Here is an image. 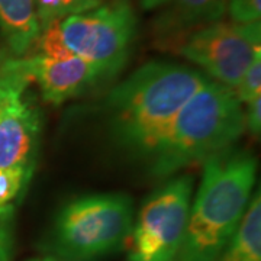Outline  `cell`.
Listing matches in <instances>:
<instances>
[{
	"label": "cell",
	"mask_w": 261,
	"mask_h": 261,
	"mask_svg": "<svg viewBox=\"0 0 261 261\" xmlns=\"http://www.w3.org/2000/svg\"><path fill=\"white\" fill-rule=\"evenodd\" d=\"M35 168L15 166L0 168V212L13 211L15 202L31 183Z\"/></svg>",
	"instance_id": "cell-13"
},
{
	"label": "cell",
	"mask_w": 261,
	"mask_h": 261,
	"mask_svg": "<svg viewBox=\"0 0 261 261\" xmlns=\"http://www.w3.org/2000/svg\"><path fill=\"white\" fill-rule=\"evenodd\" d=\"M209 80L185 64L149 61L108 93L105 111L112 140L140 159H151L178 111Z\"/></svg>",
	"instance_id": "cell-1"
},
{
	"label": "cell",
	"mask_w": 261,
	"mask_h": 261,
	"mask_svg": "<svg viewBox=\"0 0 261 261\" xmlns=\"http://www.w3.org/2000/svg\"><path fill=\"white\" fill-rule=\"evenodd\" d=\"M134 224V203L123 193L77 197L61 207L41 243L64 261H94L121 250Z\"/></svg>",
	"instance_id": "cell-4"
},
{
	"label": "cell",
	"mask_w": 261,
	"mask_h": 261,
	"mask_svg": "<svg viewBox=\"0 0 261 261\" xmlns=\"http://www.w3.org/2000/svg\"><path fill=\"white\" fill-rule=\"evenodd\" d=\"M247 112H245V129L251 132L252 137H260L261 130V97L254 99L252 102L247 103Z\"/></svg>",
	"instance_id": "cell-19"
},
{
	"label": "cell",
	"mask_w": 261,
	"mask_h": 261,
	"mask_svg": "<svg viewBox=\"0 0 261 261\" xmlns=\"http://www.w3.org/2000/svg\"><path fill=\"white\" fill-rule=\"evenodd\" d=\"M257 161L226 149L205 161L176 261H216L232 240L255 187Z\"/></svg>",
	"instance_id": "cell-2"
},
{
	"label": "cell",
	"mask_w": 261,
	"mask_h": 261,
	"mask_svg": "<svg viewBox=\"0 0 261 261\" xmlns=\"http://www.w3.org/2000/svg\"><path fill=\"white\" fill-rule=\"evenodd\" d=\"M168 0H140L141 8L144 10H154L163 8L164 5H167Z\"/></svg>",
	"instance_id": "cell-21"
},
{
	"label": "cell",
	"mask_w": 261,
	"mask_h": 261,
	"mask_svg": "<svg viewBox=\"0 0 261 261\" xmlns=\"http://www.w3.org/2000/svg\"><path fill=\"white\" fill-rule=\"evenodd\" d=\"M226 10L232 22L248 23L260 20L261 0H228Z\"/></svg>",
	"instance_id": "cell-16"
},
{
	"label": "cell",
	"mask_w": 261,
	"mask_h": 261,
	"mask_svg": "<svg viewBox=\"0 0 261 261\" xmlns=\"http://www.w3.org/2000/svg\"><path fill=\"white\" fill-rule=\"evenodd\" d=\"M13 211L0 212V261H9L12 240L9 233V222Z\"/></svg>",
	"instance_id": "cell-18"
},
{
	"label": "cell",
	"mask_w": 261,
	"mask_h": 261,
	"mask_svg": "<svg viewBox=\"0 0 261 261\" xmlns=\"http://www.w3.org/2000/svg\"><path fill=\"white\" fill-rule=\"evenodd\" d=\"M138 20L129 0L105 2L94 9L60 20L65 47L71 54L118 75L129 58Z\"/></svg>",
	"instance_id": "cell-5"
},
{
	"label": "cell",
	"mask_w": 261,
	"mask_h": 261,
	"mask_svg": "<svg viewBox=\"0 0 261 261\" xmlns=\"http://www.w3.org/2000/svg\"><path fill=\"white\" fill-rule=\"evenodd\" d=\"M23 94H13L0 112V168L37 167L42 116Z\"/></svg>",
	"instance_id": "cell-9"
},
{
	"label": "cell",
	"mask_w": 261,
	"mask_h": 261,
	"mask_svg": "<svg viewBox=\"0 0 261 261\" xmlns=\"http://www.w3.org/2000/svg\"><path fill=\"white\" fill-rule=\"evenodd\" d=\"M216 261H261V197L252 193L243 221Z\"/></svg>",
	"instance_id": "cell-12"
},
{
	"label": "cell",
	"mask_w": 261,
	"mask_h": 261,
	"mask_svg": "<svg viewBox=\"0 0 261 261\" xmlns=\"http://www.w3.org/2000/svg\"><path fill=\"white\" fill-rule=\"evenodd\" d=\"M29 261H64V260H60V258H56V257H42V258H34V260H29Z\"/></svg>",
	"instance_id": "cell-22"
},
{
	"label": "cell",
	"mask_w": 261,
	"mask_h": 261,
	"mask_svg": "<svg viewBox=\"0 0 261 261\" xmlns=\"http://www.w3.org/2000/svg\"><path fill=\"white\" fill-rule=\"evenodd\" d=\"M232 90L241 103H250L261 97V51L252 58L251 64Z\"/></svg>",
	"instance_id": "cell-15"
},
{
	"label": "cell",
	"mask_w": 261,
	"mask_h": 261,
	"mask_svg": "<svg viewBox=\"0 0 261 261\" xmlns=\"http://www.w3.org/2000/svg\"><path fill=\"white\" fill-rule=\"evenodd\" d=\"M29 75L20 68L16 57H9L0 63V112L13 94L27 92L31 84Z\"/></svg>",
	"instance_id": "cell-14"
},
{
	"label": "cell",
	"mask_w": 261,
	"mask_h": 261,
	"mask_svg": "<svg viewBox=\"0 0 261 261\" xmlns=\"http://www.w3.org/2000/svg\"><path fill=\"white\" fill-rule=\"evenodd\" d=\"M228 0H168L154 20V34L163 48L176 49L195 29L222 20Z\"/></svg>",
	"instance_id": "cell-10"
},
{
	"label": "cell",
	"mask_w": 261,
	"mask_h": 261,
	"mask_svg": "<svg viewBox=\"0 0 261 261\" xmlns=\"http://www.w3.org/2000/svg\"><path fill=\"white\" fill-rule=\"evenodd\" d=\"M37 10L38 20L41 29L45 28L54 20H61L65 18V10L63 0H32Z\"/></svg>",
	"instance_id": "cell-17"
},
{
	"label": "cell",
	"mask_w": 261,
	"mask_h": 261,
	"mask_svg": "<svg viewBox=\"0 0 261 261\" xmlns=\"http://www.w3.org/2000/svg\"><path fill=\"white\" fill-rule=\"evenodd\" d=\"M102 3H105V0H63L65 16L94 9L97 6H100Z\"/></svg>",
	"instance_id": "cell-20"
},
{
	"label": "cell",
	"mask_w": 261,
	"mask_h": 261,
	"mask_svg": "<svg viewBox=\"0 0 261 261\" xmlns=\"http://www.w3.org/2000/svg\"><path fill=\"white\" fill-rule=\"evenodd\" d=\"M195 178H170L144 202L129 233L128 261H176L186 231Z\"/></svg>",
	"instance_id": "cell-6"
},
{
	"label": "cell",
	"mask_w": 261,
	"mask_h": 261,
	"mask_svg": "<svg viewBox=\"0 0 261 261\" xmlns=\"http://www.w3.org/2000/svg\"><path fill=\"white\" fill-rule=\"evenodd\" d=\"M261 51L260 20L238 23L218 20L195 29L181 39L176 53L203 68L214 82L233 89Z\"/></svg>",
	"instance_id": "cell-7"
},
{
	"label": "cell",
	"mask_w": 261,
	"mask_h": 261,
	"mask_svg": "<svg viewBox=\"0 0 261 261\" xmlns=\"http://www.w3.org/2000/svg\"><path fill=\"white\" fill-rule=\"evenodd\" d=\"M41 25L32 0H0V35L12 57H25L35 47Z\"/></svg>",
	"instance_id": "cell-11"
},
{
	"label": "cell",
	"mask_w": 261,
	"mask_h": 261,
	"mask_svg": "<svg viewBox=\"0 0 261 261\" xmlns=\"http://www.w3.org/2000/svg\"><path fill=\"white\" fill-rule=\"evenodd\" d=\"M244 130L245 112L232 89L207 80L178 111L149 159V171L164 178L205 163L231 148Z\"/></svg>",
	"instance_id": "cell-3"
},
{
	"label": "cell",
	"mask_w": 261,
	"mask_h": 261,
	"mask_svg": "<svg viewBox=\"0 0 261 261\" xmlns=\"http://www.w3.org/2000/svg\"><path fill=\"white\" fill-rule=\"evenodd\" d=\"M16 58L20 68L37 83L42 99L51 105L80 97L113 79L100 67L75 56L49 58L32 54Z\"/></svg>",
	"instance_id": "cell-8"
}]
</instances>
